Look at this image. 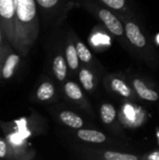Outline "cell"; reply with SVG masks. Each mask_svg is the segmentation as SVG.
<instances>
[{"label": "cell", "mask_w": 159, "mask_h": 160, "mask_svg": "<svg viewBox=\"0 0 159 160\" xmlns=\"http://www.w3.org/2000/svg\"><path fill=\"white\" fill-rule=\"evenodd\" d=\"M111 87L114 92L124 98H129L132 97V91L130 87L120 78H112L111 80Z\"/></svg>", "instance_id": "14"}, {"label": "cell", "mask_w": 159, "mask_h": 160, "mask_svg": "<svg viewBox=\"0 0 159 160\" xmlns=\"http://www.w3.org/2000/svg\"><path fill=\"white\" fill-rule=\"evenodd\" d=\"M124 26L127 41L139 50H145L147 48V39L139 24L133 21L124 19Z\"/></svg>", "instance_id": "5"}, {"label": "cell", "mask_w": 159, "mask_h": 160, "mask_svg": "<svg viewBox=\"0 0 159 160\" xmlns=\"http://www.w3.org/2000/svg\"><path fill=\"white\" fill-rule=\"evenodd\" d=\"M149 158H150V159H155V160L158 159L159 160V152L158 153H157H157H154L153 155H151V156L149 157Z\"/></svg>", "instance_id": "22"}, {"label": "cell", "mask_w": 159, "mask_h": 160, "mask_svg": "<svg viewBox=\"0 0 159 160\" xmlns=\"http://www.w3.org/2000/svg\"><path fill=\"white\" fill-rule=\"evenodd\" d=\"M59 118L61 122L75 129H80L83 126V120L76 113L70 112V111H63L59 113Z\"/></svg>", "instance_id": "11"}, {"label": "cell", "mask_w": 159, "mask_h": 160, "mask_svg": "<svg viewBox=\"0 0 159 160\" xmlns=\"http://www.w3.org/2000/svg\"><path fill=\"white\" fill-rule=\"evenodd\" d=\"M36 0H15V25L18 52L26 55L38 35Z\"/></svg>", "instance_id": "1"}, {"label": "cell", "mask_w": 159, "mask_h": 160, "mask_svg": "<svg viewBox=\"0 0 159 160\" xmlns=\"http://www.w3.org/2000/svg\"><path fill=\"white\" fill-rule=\"evenodd\" d=\"M0 26L13 48L18 52L15 25V0H0Z\"/></svg>", "instance_id": "2"}, {"label": "cell", "mask_w": 159, "mask_h": 160, "mask_svg": "<svg viewBox=\"0 0 159 160\" xmlns=\"http://www.w3.org/2000/svg\"><path fill=\"white\" fill-rule=\"evenodd\" d=\"M55 95L54 85L48 81H45L39 84V86L36 90V99L41 102L51 100Z\"/></svg>", "instance_id": "8"}, {"label": "cell", "mask_w": 159, "mask_h": 160, "mask_svg": "<svg viewBox=\"0 0 159 160\" xmlns=\"http://www.w3.org/2000/svg\"><path fill=\"white\" fill-rule=\"evenodd\" d=\"M0 158L6 159H19L14 148L8 143L6 139L0 138Z\"/></svg>", "instance_id": "18"}, {"label": "cell", "mask_w": 159, "mask_h": 160, "mask_svg": "<svg viewBox=\"0 0 159 160\" xmlns=\"http://www.w3.org/2000/svg\"><path fill=\"white\" fill-rule=\"evenodd\" d=\"M76 50L78 52V56L80 61H82L84 64H91L93 61V55L89 50V48L81 40H77L75 43Z\"/></svg>", "instance_id": "17"}, {"label": "cell", "mask_w": 159, "mask_h": 160, "mask_svg": "<svg viewBox=\"0 0 159 160\" xmlns=\"http://www.w3.org/2000/svg\"><path fill=\"white\" fill-rule=\"evenodd\" d=\"M77 136L82 141L92 143H103L107 140L106 135L102 132L91 129H80L77 132Z\"/></svg>", "instance_id": "9"}, {"label": "cell", "mask_w": 159, "mask_h": 160, "mask_svg": "<svg viewBox=\"0 0 159 160\" xmlns=\"http://www.w3.org/2000/svg\"><path fill=\"white\" fill-rule=\"evenodd\" d=\"M65 57H66L69 69L73 72L77 71L80 66V59L78 56L76 46L72 42L67 41L66 50H65Z\"/></svg>", "instance_id": "10"}, {"label": "cell", "mask_w": 159, "mask_h": 160, "mask_svg": "<svg viewBox=\"0 0 159 160\" xmlns=\"http://www.w3.org/2000/svg\"><path fill=\"white\" fill-rule=\"evenodd\" d=\"M52 72L55 78L59 82H63L66 80L67 75V63L66 57H64L61 53L56 54L52 59Z\"/></svg>", "instance_id": "7"}, {"label": "cell", "mask_w": 159, "mask_h": 160, "mask_svg": "<svg viewBox=\"0 0 159 160\" xmlns=\"http://www.w3.org/2000/svg\"><path fill=\"white\" fill-rule=\"evenodd\" d=\"M79 80L81 84L86 91H93L95 87V77L90 69H88L87 68H82L79 72Z\"/></svg>", "instance_id": "13"}, {"label": "cell", "mask_w": 159, "mask_h": 160, "mask_svg": "<svg viewBox=\"0 0 159 160\" xmlns=\"http://www.w3.org/2000/svg\"><path fill=\"white\" fill-rule=\"evenodd\" d=\"M132 84H133V87H134L136 93L139 95V97L141 98L147 100V101H153V102L158 100L159 95L157 94V92H156L153 89L148 88L142 80L135 78L132 81Z\"/></svg>", "instance_id": "6"}, {"label": "cell", "mask_w": 159, "mask_h": 160, "mask_svg": "<svg viewBox=\"0 0 159 160\" xmlns=\"http://www.w3.org/2000/svg\"><path fill=\"white\" fill-rule=\"evenodd\" d=\"M97 17V19L103 23V25L116 38H120L123 42L127 39L126 36L125 26L121 20L108 8H103L101 6H96L91 8Z\"/></svg>", "instance_id": "3"}, {"label": "cell", "mask_w": 159, "mask_h": 160, "mask_svg": "<svg viewBox=\"0 0 159 160\" xmlns=\"http://www.w3.org/2000/svg\"><path fill=\"white\" fill-rule=\"evenodd\" d=\"M12 46L11 43L9 42V40L7 39L5 32L3 31L2 27L0 26V61L2 60V57L4 55V53L6 52V51ZM13 47V46H12Z\"/></svg>", "instance_id": "21"}, {"label": "cell", "mask_w": 159, "mask_h": 160, "mask_svg": "<svg viewBox=\"0 0 159 160\" xmlns=\"http://www.w3.org/2000/svg\"><path fill=\"white\" fill-rule=\"evenodd\" d=\"M103 158L107 160H138L139 158L134 155L124 154L113 151H106L103 154Z\"/></svg>", "instance_id": "19"}, {"label": "cell", "mask_w": 159, "mask_h": 160, "mask_svg": "<svg viewBox=\"0 0 159 160\" xmlns=\"http://www.w3.org/2000/svg\"><path fill=\"white\" fill-rule=\"evenodd\" d=\"M97 1H98V3L105 6L111 10L122 14L128 12V4L127 0H97Z\"/></svg>", "instance_id": "15"}, {"label": "cell", "mask_w": 159, "mask_h": 160, "mask_svg": "<svg viewBox=\"0 0 159 160\" xmlns=\"http://www.w3.org/2000/svg\"><path fill=\"white\" fill-rule=\"evenodd\" d=\"M116 117L115 107L110 103H104L100 107V118L105 125H111Z\"/></svg>", "instance_id": "16"}, {"label": "cell", "mask_w": 159, "mask_h": 160, "mask_svg": "<svg viewBox=\"0 0 159 160\" xmlns=\"http://www.w3.org/2000/svg\"><path fill=\"white\" fill-rule=\"evenodd\" d=\"M64 90H65L67 97L70 98L71 100H74L77 102H82V99H84L81 87L72 81H68L65 83Z\"/></svg>", "instance_id": "12"}, {"label": "cell", "mask_w": 159, "mask_h": 160, "mask_svg": "<svg viewBox=\"0 0 159 160\" xmlns=\"http://www.w3.org/2000/svg\"><path fill=\"white\" fill-rule=\"evenodd\" d=\"M0 63H1V61H0Z\"/></svg>", "instance_id": "23"}, {"label": "cell", "mask_w": 159, "mask_h": 160, "mask_svg": "<svg viewBox=\"0 0 159 160\" xmlns=\"http://www.w3.org/2000/svg\"><path fill=\"white\" fill-rule=\"evenodd\" d=\"M37 4L44 11H53L56 8L60 6L61 0H36Z\"/></svg>", "instance_id": "20"}, {"label": "cell", "mask_w": 159, "mask_h": 160, "mask_svg": "<svg viewBox=\"0 0 159 160\" xmlns=\"http://www.w3.org/2000/svg\"><path fill=\"white\" fill-rule=\"evenodd\" d=\"M14 50L15 49L10 46L2 57L0 63V79L2 80L11 79L20 66L21 53H17Z\"/></svg>", "instance_id": "4"}]
</instances>
